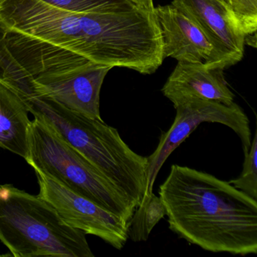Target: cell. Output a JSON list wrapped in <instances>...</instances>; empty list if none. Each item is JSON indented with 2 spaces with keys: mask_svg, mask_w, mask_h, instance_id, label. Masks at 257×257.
Wrapping results in <instances>:
<instances>
[{
  "mask_svg": "<svg viewBox=\"0 0 257 257\" xmlns=\"http://www.w3.org/2000/svg\"><path fill=\"white\" fill-rule=\"evenodd\" d=\"M35 173L40 186L39 196L50 203L66 223L85 234L100 237L115 249L125 246L130 222L41 172Z\"/></svg>",
  "mask_w": 257,
  "mask_h": 257,
  "instance_id": "5",
  "label": "cell"
},
{
  "mask_svg": "<svg viewBox=\"0 0 257 257\" xmlns=\"http://www.w3.org/2000/svg\"><path fill=\"white\" fill-rule=\"evenodd\" d=\"M138 2L141 3L144 7L149 9H154L153 5V0H138Z\"/></svg>",
  "mask_w": 257,
  "mask_h": 257,
  "instance_id": "14",
  "label": "cell"
},
{
  "mask_svg": "<svg viewBox=\"0 0 257 257\" xmlns=\"http://www.w3.org/2000/svg\"><path fill=\"white\" fill-rule=\"evenodd\" d=\"M25 102L0 82V147L26 160L31 121Z\"/></svg>",
  "mask_w": 257,
  "mask_h": 257,
  "instance_id": "9",
  "label": "cell"
},
{
  "mask_svg": "<svg viewBox=\"0 0 257 257\" xmlns=\"http://www.w3.org/2000/svg\"><path fill=\"white\" fill-rule=\"evenodd\" d=\"M166 215L159 196L153 193L135 210L128 228V238L134 242L147 241L152 230Z\"/></svg>",
  "mask_w": 257,
  "mask_h": 257,
  "instance_id": "10",
  "label": "cell"
},
{
  "mask_svg": "<svg viewBox=\"0 0 257 257\" xmlns=\"http://www.w3.org/2000/svg\"><path fill=\"white\" fill-rule=\"evenodd\" d=\"M230 21L246 37V45L256 47L257 0H220Z\"/></svg>",
  "mask_w": 257,
  "mask_h": 257,
  "instance_id": "11",
  "label": "cell"
},
{
  "mask_svg": "<svg viewBox=\"0 0 257 257\" xmlns=\"http://www.w3.org/2000/svg\"><path fill=\"white\" fill-rule=\"evenodd\" d=\"M228 183L257 201V130L254 133L249 152L244 156L241 173Z\"/></svg>",
  "mask_w": 257,
  "mask_h": 257,
  "instance_id": "13",
  "label": "cell"
},
{
  "mask_svg": "<svg viewBox=\"0 0 257 257\" xmlns=\"http://www.w3.org/2000/svg\"><path fill=\"white\" fill-rule=\"evenodd\" d=\"M223 69L213 64L178 62L162 88L174 106L184 99L199 98L225 105L234 95L224 77Z\"/></svg>",
  "mask_w": 257,
  "mask_h": 257,
  "instance_id": "8",
  "label": "cell"
},
{
  "mask_svg": "<svg viewBox=\"0 0 257 257\" xmlns=\"http://www.w3.org/2000/svg\"><path fill=\"white\" fill-rule=\"evenodd\" d=\"M174 107L176 116L172 125L162 133L157 148L147 157L146 189L142 201L153 195L156 177L170 155L202 123H220L229 127L240 138L244 156L249 152L252 143L249 121L242 108L234 102L225 105L204 99L187 98Z\"/></svg>",
  "mask_w": 257,
  "mask_h": 257,
  "instance_id": "4",
  "label": "cell"
},
{
  "mask_svg": "<svg viewBox=\"0 0 257 257\" xmlns=\"http://www.w3.org/2000/svg\"><path fill=\"white\" fill-rule=\"evenodd\" d=\"M171 5L199 27L223 70L241 61L246 37L231 23L220 0H173Z\"/></svg>",
  "mask_w": 257,
  "mask_h": 257,
  "instance_id": "6",
  "label": "cell"
},
{
  "mask_svg": "<svg viewBox=\"0 0 257 257\" xmlns=\"http://www.w3.org/2000/svg\"><path fill=\"white\" fill-rule=\"evenodd\" d=\"M154 13L162 35L164 58L213 64L222 68L213 46L193 21L171 4L155 7Z\"/></svg>",
  "mask_w": 257,
  "mask_h": 257,
  "instance_id": "7",
  "label": "cell"
},
{
  "mask_svg": "<svg viewBox=\"0 0 257 257\" xmlns=\"http://www.w3.org/2000/svg\"><path fill=\"white\" fill-rule=\"evenodd\" d=\"M0 241L15 257H94L86 234L39 195L0 185Z\"/></svg>",
  "mask_w": 257,
  "mask_h": 257,
  "instance_id": "2",
  "label": "cell"
},
{
  "mask_svg": "<svg viewBox=\"0 0 257 257\" xmlns=\"http://www.w3.org/2000/svg\"><path fill=\"white\" fill-rule=\"evenodd\" d=\"M159 195L180 238L209 252L257 253V201L228 182L173 165Z\"/></svg>",
  "mask_w": 257,
  "mask_h": 257,
  "instance_id": "1",
  "label": "cell"
},
{
  "mask_svg": "<svg viewBox=\"0 0 257 257\" xmlns=\"http://www.w3.org/2000/svg\"><path fill=\"white\" fill-rule=\"evenodd\" d=\"M25 161L34 171L56 180L127 222L132 219L137 207L130 198L39 118L31 121L29 155Z\"/></svg>",
  "mask_w": 257,
  "mask_h": 257,
  "instance_id": "3",
  "label": "cell"
},
{
  "mask_svg": "<svg viewBox=\"0 0 257 257\" xmlns=\"http://www.w3.org/2000/svg\"><path fill=\"white\" fill-rule=\"evenodd\" d=\"M58 10L73 13L129 11L145 7L138 0H40ZM147 8V7H145Z\"/></svg>",
  "mask_w": 257,
  "mask_h": 257,
  "instance_id": "12",
  "label": "cell"
}]
</instances>
